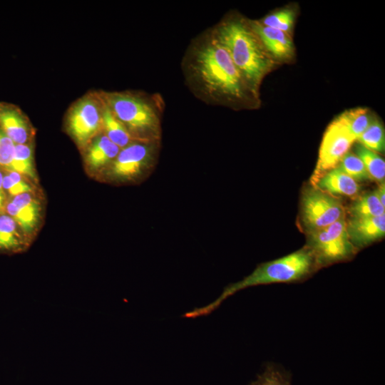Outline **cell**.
Returning a JSON list of instances; mask_svg holds the SVG:
<instances>
[{"mask_svg": "<svg viewBox=\"0 0 385 385\" xmlns=\"http://www.w3.org/2000/svg\"><path fill=\"white\" fill-rule=\"evenodd\" d=\"M354 152L364 163L371 178L380 183H384V160L376 152L366 148L360 143L355 145Z\"/></svg>", "mask_w": 385, "mask_h": 385, "instance_id": "ffe728a7", "label": "cell"}, {"mask_svg": "<svg viewBox=\"0 0 385 385\" xmlns=\"http://www.w3.org/2000/svg\"><path fill=\"white\" fill-rule=\"evenodd\" d=\"M344 217L333 224L309 232L307 248L317 266L344 261L354 255L355 247L351 242Z\"/></svg>", "mask_w": 385, "mask_h": 385, "instance_id": "5b68a950", "label": "cell"}, {"mask_svg": "<svg viewBox=\"0 0 385 385\" xmlns=\"http://www.w3.org/2000/svg\"><path fill=\"white\" fill-rule=\"evenodd\" d=\"M120 148L103 133L97 135L89 144L86 153V163L91 170L109 166L118 155Z\"/></svg>", "mask_w": 385, "mask_h": 385, "instance_id": "5bb4252c", "label": "cell"}, {"mask_svg": "<svg viewBox=\"0 0 385 385\" xmlns=\"http://www.w3.org/2000/svg\"><path fill=\"white\" fill-rule=\"evenodd\" d=\"M183 68L192 92L208 103L250 105L257 98L210 30L191 43Z\"/></svg>", "mask_w": 385, "mask_h": 385, "instance_id": "6da1fadb", "label": "cell"}, {"mask_svg": "<svg viewBox=\"0 0 385 385\" xmlns=\"http://www.w3.org/2000/svg\"><path fill=\"white\" fill-rule=\"evenodd\" d=\"M352 217H379L385 215V207L379 200L375 191L360 196L349 209Z\"/></svg>", "mask_w": 385, "mask_h": 385, "instance_id": "d6986e66", "label": "cell"}, {"mask_svg": "<svg viewBox=\"0 0 385 385\" xmlns=\"http://www.w3.org/2000/svg\"><path fill=\"white\" fill-rule=\"evenodd\" d=\"M317 267L310 250L306 247L288 255L258 265L240 281L225 287L221 294L211 303L189 311L187 318L206 316L216 310L227 298L244 289L273 283H289L305 278Z\"/></svg>", "mask_w": 385, "mask_h": 385, "instance_id": "3957f363", "label": "cell"}, {"mask_svg": "<svg viewBox=\"0 0 385 385\" xmlns=\"http://www.w3.org/2000/svg\"><path fill=\"white\" fill-rule=\"evenodd\" d=\"M6 210L25 232H31L39 220V203L29 192L14 197Z\"/></svg>", "mask_w": 385, "mask_h": 385, "instance_id": "7c38bea8", "label": "cell"}, {"mask_svg": "<svg viewBox=\"0 0 385 385\" xmlns=\"http://www.w3.org/2000/svg\"><path fill=\"white\" fill-rule=\"evenodd\" d=\"M314 185L316 188L328 194L350 197H356L360 190L356 181L337 166L321 177Z\"/></svg>", "mask_w": 385, "mask_h": 385, "instance_id": "4fadbf2b", "label": "cell"}, {"mask_svg": "<svg viewBox=\"0 0 385 385\" xmlns=\"http://www.w3.org/2000/svg\"><path fill=\"white\" fill-rule=\"evenodd\" d=\"M257 385H288L282 374L275 369H267L260 377Z\"/></svg>", "mask_w": 385, "mask_h": 385, "instance_id": "4316f807", "label": "cell"}, {"mask_svg": "<svg viewBox=\"0 0 385 385\" xmlns=\"http://www.w3.org/2000/svg\"><path fill=\"white\" fill-rule=\"evenodd\" d=\"M210 31L257 98L262 80L272 68L274 61L262 46L249 20L231 15Z\"/></svg>", "mask_w": 385, "mask_h": 385, "instance_id": "7a4b0ae2", "label": "cell"}, {"mask_svg": "<svg viewBox=\"0 0 385 385\" xmlns=\"http://www.w3.org/2000/svg\"><path fill=\"white\" fill-rule=\"evenodd\" d=\"M3 177L4 176L0 171V210L3 207L5 200V192L2 185Z\"/></svg>", "mask_w": 385, "mask_h": 385, "instance_id": "f1b7e54d", "label": "cell"}, {"mask_svg": "<svg viewBox=\"0 0 385 385\" xmlns=\"http://www.w3.org/2000/svg\"><path fill=\"white\" fill-rule=\"evenodd\" d=\"M373 119L371 112L367 108H356L343 112L334 120L356 140Z\"/></svg>", "mask_w": 385, "mask_h": 385, "instance_id": "e0dca14e", "label": "cell"}, {"mask_svg": "<svg viewBox=\"0 0 385 385\" xmlns=\"http://www.w3.org/2000/svg\"><path fill=\"white\" fill-rule=\"evenodd\" d=\"M377 197L381 205L385 207V186L384 183H381L377 190H375Z\"/></svg>", "mask_w": 385, "mask_h": 385, "instance_id": "83f0119b", "label": "cell"}, {"mask_svg": "<svg viewBox=\"0 0 385 385\" xmlns=\"http://www.w3.org/2000/svg\"><path fill=\"white\" fill-rule=\"evenodd\" d=\"M158 143L135 142L120 149L108 166V175L114 180H136L153 169Z\"/></svg>", "mask_w": 385, "mask_h": 385, "instance_id": "52a82bcc", "label": "cell"}, {"mask_svg": "<svg viewBox=\"0 0 385 385\" xmlns=\"http://www.w3.org/2000/svg\"><path fill=\"white\" fill-rule=\"evenodd\" d=\"M99 94L113 115L137 141L158 143L162 111L158 96L128 92Z\"/></svg>", "mask_w": 385, "mask_h": 385, "instance_id": "277c9868", "label": "cell"}, {"mask_svg": "<svg viewBox=\"0 0 385 385\" xmlns=\"http://www.w3.org/2000/svg\"><path fill=\"white\" fill-rule=\"evenodd\" d=\"M9 173L3 177L2 185L4 191L11 196L29 192L32 190L31 185L24 180L21 174L14 171Z\"/></svg>", "mask_w": 385, "mask_h": 385, "instance_id": "d4e9b609", "label": "cell"}, {"mask_svg": "<svg viewBox=\"0 0 385 385\" xmlns=\"http://www.w3.org/2000/svg\"><path fill=\"white\" fill-rule=\"evenodd\" d=\"M24 243L16 222L9 215H0V251H17Z\"/></svg>", "mask_w": 385, "mask_h": 385, "instance_id": "ac0fdd59", "label": "cell"}, {"mask_svg": "<svg viewBox=\"0 0 385 385\" xmlns=\"http://www.w3.org/2000/svg\"><path fill=\"white\" fill-rule=\"evenodd\" d=\"M103 107L99 94L86 96L71 106L66 126L79 146L86 147L103 130Z\"/></svg>", "mask_w": 385, "mask_h": 385, "instance_id": "8992f818", "label": "cell"}, {"mask_svg": "<svg viewBox=\"0 0 385 385\" xmlns=\"http://www.w3.org/2000/svg\"><path fill=\"white\" fill-rule=\"evenodd\" d=\"M301 210L302 221L308 232L326 227L344 217L341 202L317 188L304 193Z\"/></svg>", "mask_w": 385, "mask_h": 385, "instance_id": "ba28073f", "label": "cell"}, {"mask_svg": "<svg viewBox=\"0 0 385 385\" xmlns=\"http://www.w3.org/2000/svg\"><path fill=\"white\" fill-rule=\"evenodd\" d=\"M296 17L295 11L291 8H284L265 16L259 21L260 24L290 35Z\"/></svg>", "mask_w": 385, "mask_h": 385, "instance_id": "603a6c76", "label": "cell"}, {"mask_svg": "<svg viewBox=\"0 0 385 385\" xmlns=\"http://www.w3.org/2000/svg\"><path fill=\"white\" fill-rule=\"evenodd\" d=\"M337 167L356 181L371 179L364 163L355 153L348 152Z\"/></svg>", "mask_w": 385, "mask_h": 385, "instance_id": "cb8c5ba5", "label": "cell"}, {"mask_svg": "<svg viewBox=\"0 0 385 385\" xmlns=\"http://www.w3.org/2000/svg\"><path fill=\"white\" fill-rule=\"evenodd\" d=\"M1 128L15 144H27L31 130L25 117L14 108L0 110Z\"/></svg>", "mask_w": 385, "mask_h": 385, "instance_id": "9a60e30c", "label": "cell"}, {"mask_svg": "<svg viewBox=\"0 0 385 385\" xmlns=\"http://www.w3.org/2000/svg\"><path fill=\"white\" fill-rule=\"evenodd\" d=\"M356 140L374 152H384L385 139L384 129L382 124L374 118Z\"/></svg>", "mask_w": 385, "mask_h": 385, "instance_id": "7402d4cb", "label": "cell"}, {"mask_svg": "<svg viewBox=\"0 0 385 385\" xmlns=\"http://www.w3.org/2000/svg\"><path fill=\"white\" fill-rule=\"evenodd\" d=\"M249 22L262 46L273 60L286 61L292 59L294 54V47L289 34L265 26L259 21L249 20Z\"/></svg>", "mask_w": 385, "mask_h": 385, "instance_id": "30bf717a", "label": "cell"}, {"mask_svg": "<svg viewBox=\"0 0 385 385\" xmlns=\"http://www.w3.org/2000/svg\"><path fill=\"white\" fill-rule=\"evenodd\" d=\"M349 238L355 247H362L385 234V215L379 217H351L346 222Z\"/></svg>", "mask_w": 385, "mask_h": 385, "instance_id": "8fae6325", "label": "cell"}, {"mask_svg": "<svg viewBox=\"0 0 385 385\" xmlns=\"http://www.w3.org/2000/svg\"><path fill=\"white\" fill-rule=\"evenodd\" d=\"M103 134L120 149L133 143L138 142L131 135L125 126L113 115L103 101Z\"/></svg>", "mask_w": 385, "mask_h": 385, "instance_id": "2e32d148", "label": "cell"}, {"mask_svg": "<svg viewBox=\"0 0 385 385\" xmlns=\"http://www.w3.org/2000/svg\"><path fill=\"white\" fill-rule=\"evenodd\" d=\"M355 140L356 139L336 121L333 120L329 124L324 133L318 161L312 177L313 184L339 165Z\"/></svg>", "mask_w": 385, "mask_h": 385, "instance_id": "9c48e42d", "label": "cell"}, {"mask_svg": "<svg viewBox=\"0 0 385 385\" xmlns=\"http://www.w3.org/2000/svg\"><path fill=\"white\" fill-rule=\"evenodd\" d=\"M15 145L0 127V168L11 171Z\"/></svg>", "mask_w": 385, "mask_h": 385, "instance_id": "484cf974", "label": "cell"}, {"mask_svg": "<svg viewBox=\"0 0 385 385\" xmlns=\"http://www.w3.org/2000/svg\"><path fill=\"white\" fill-rule=\"evenodd\" d=\"M11 171L17 172L36 180L33 152L29 144H16Z\"/></svg>", "mask_w": 385, "mask_h": 385, "instance_id": "44dd1931", "label": "cell"}]
</instances>
